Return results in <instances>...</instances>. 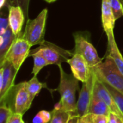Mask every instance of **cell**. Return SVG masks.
Wrapping results in <instances>:
<instances>
[{
    "mask_svg": "<svg viewBox=\"0 0 123 123\" xmlns=\"http://www.w3.org/2000/svg\"><path fill=\"white\" fill-rule=\"evenodd\" d=\"M14 112L7 106H0V123H7Z\"/></svg>",
    "mask_w": 123,
    "mask_h": 123,
    "instance_id": "24",
    "label": "cell"
},
{
    "mask_svg": "<svg viewBox=\"0 0 123 123\" xmlns=\"http://www.w3.org/2000/svg\"><path fill=\"white\" fill-rule=\"evenodd\" d=\"M91 117L92 123H108L109 122V116L91 114Z\"/></svg>",
    "mask_w": 123,
    "mask_h": 123,
    "instance_id": "26",
    "label": "cell"
},
{
    "mask_svg": "<svg viewBox=\"0 0 123 123\" xmlns=\"http://www.w3.org/2000/svg\"><path fill=\"white\" fill-rule=\"evenodd\" d=\"M25 123V122H24V121L22 120V123Z\"/></svg>",
    "mask_w": 123,
    "mask_h": 123,
    "instance_id": "34",
    "label": "cell"
},
{
    "mask_svg": "<svg viewBox=\"0 0 123 123\" xmlns=\"http://www.w3.org/2000/svg\"><path fill=\"white\" fill-rule=\"evenodd\" d=\"M107 36L108 40L107 55H109L113 59L118 69L123 75V57L116 43L114 33L108 34L107 35Z\"/></svg>",
    "mask_w": 123,
    "mask_h": 123,
    "instance_id": "14",
    "label": "cell"
},
{
    "mask_svg": "<svg viewBox=\"0 0 123 123\" xmlns=\"http://www.w3.org/2000/svg\"><path fill=\"white\" fill-rule=\"evenodd\" d=\"M117 123H123V121L120 117H117Z\"/></svg>",
    "mask_w": 123,
    "mask_h": 123,
    "instance_id": "31",
    "label": "cell"
},
{
    "mask_svg": "<svg viewBox=\"0 0 123 123\" xmlns=\"http://www.w3.org/2000/svg\"><path fill=\"white\" fill-rule=\"evenodd\" d=\"M32 46L23 38L18 35L12 45L5 59L10 61L17 71H19L25 59L30 55Z\"/></svg>",
    "mask_w": 123,
    "mask_h": 123,
    "instance_id": "7",
    "label": "cell"
},
{
    "mask_svg": "<svg viewBox=\"0 0 123 123\" xmlns=\"http://www.w3.org/2000/svg\"><path fill=\"white\" fill-rule=\"evenodd\" d=\"M0 66V102H1L14 86V79L18 71L7 59H5Z\"/></svg>",
    "mask_w": 123,
    "mask_h": 123,
    "instance_id": "8",
    "label": "cell"
},
{
    "mask_svg": "<svg viewBox=\"0 0 123 123\" xmlns=\"http://www.w3.org/2000/svg\"><path fill=\"white\" fill-rule=\"evenodd\" d=\"M96 78V75L92 68L91 75L89 79L82 84L79 99L77 101V114L79 117H82L89 114Z\"/></svg>",
    "mask_w": 123,
    "mask_h": 123,
    "instance_id": "9",
    "label": "cell"
},
{
    "mask_svg": "<svg viewBox=\"0 0 123 123\" xmlns=\"http://www.w3.org/2000/svg\"><path fill=\"white\" fill-rule=\"evenodd\" d=\"M29 4H30V0H12V6H19L22 8L25 17V19L27 21L29 19L28 17Z\"/></svg>",
    "mask_w": 123,
    "mask_h": 123,
    "instance_id": "25",
    "label": "cell"
},
{
    "mask_svg": "<svg viewBox=\"0 0 123 123\" xmlns=\"http://www.w3.org/2000/svg\"><path fill=\"white\" fill-rule=\"evenodd\" d=\"M37 48L30 50L29 56H32L35 53L41 55L48 63L49 65H60L63 62H66L70 59L74 53L65 50L54 43L48 41H44Z\"/></svg>",
    "mask_w": 123,
    "mask_h": 123,
    "instance_id": "5",
    "label": "cell"
},
{
    "mask_svg": "<svg viewBox=\"0 0 123 123\" xmlns=\"http://www.w3.org/2000/svg\"><path fill=\"white\" fill-rule=\"evenodd\" d=\"M48 9H44L34 19H28L23 32L19 36L25 40L31 46L40 45L45 40V24Z\"/></svg>",
    "mask_w": 123,
    "mask_h": 123,
    "instance_id": "4",
    "label": "cell"
},
{
    "mask_svg": "<svg viewBox=\"0 0 123 123\" xmlns=\"http://www.w3.org/2000/svg\"><path fill=\"white\" fill-rule=\"evenodd\" d=\"M17 37L12 32L10 27L3 35H0V66L4 63L12 45Z\"/></svg>",
    "mask_w": 123,
    "mask_h": 123,
    "instance_id": "15",
    "label": "cell"
},
{
    "mask_svg": "<svg viewBox=\"0 0 123 123\" xmlns=\"http://www.w3.org/2000/svg\"><path fill=\"white\" fill-rule=\"evenodd\" d=\"M78 123H92L91 114H87L86 115L79 117Z\"/></svg>",
    "mask_w": 123,
    "mask_h": 123,
    "instance_id": "28",
    "label": "cell"
},
{
    "mask_svg": "<svg viewBox=\"0 0 123 123\" xmlns=\"http://www.w3.org/2000/svg\"><path fill=\"white\" fill-rule=\"evenodd\" d=\"M51 112L46 110L40 111L33 118V123H48L51 120Z\"/></svg>",
    "mask_w": 123,
    "mask_h": 123,
    "instance_id": "23",
    "label": "cell"
},
{
    "mask_svg": "<svg viewBox=\"0 0 123 123\" xmlns=\"http://www.w3.org/2000/svg\"><path fill=\"white\" fill-rule=\"evenodd\" d=\"M97 77V76H96ZM94 92L102 100L104 101L108 107L110 109L111 112L115 114L118 117H120L123 121V114L121 110L117 107V104L115 103V100L113 99L112 95L110 94L108 89L106 88L105 84L99 81L97 78H96L94 87Z\"/></svg>",
    "mask_w": 123,
    "mask_h": 123,
    "instance_id": "11",
    "label": "cell"
},
{
    "mask_svg": "<svg viewBox=\"0 0 123 123\" xmlns=\"http://www.w3.org/2000/svg\"><path fill=\"white\" fill-rule=\"evenodd\" d=\"M60 70V83L56 89L60 93L61 100L57 105L63 110L69 112L72 117L78 116L76 92L79 89V80L73 74H66L61 64L58 66Z\"/></svg>",
    "mask_w": 123,
    "mask_h": 123,
    "instance_id": "1",
    "label": "cell"
},
{
    "mask_svg": "<svg viewBox=\"0 0 123 123\" xmlns=\"http://www.w3.org/2000/svg\"><path fill=\"white\" fill-rule=\"evenodd\" d=\"M32 102L27 90L26 81L14 85L6 98L1 102V105L9 107L14 113L24 115L30 107Z\"/></svg>",
    "mask_w": 123,
    "mask_h": 123,
    "instance_id": "3",
    "label": "cell"
},
{
    "mask_svg": "<svg viewBox=\"0 0 123 123\" xmlns=\"http://www.w3.org/2000/svg\"><path fill=\"white\" fill-rule=\"evenodd\" d=\"M115 21L110 0H102V23L107 35L114 33Z\"/></svg>",
    "mask_w": 123,
    "mask_h": 123,
    "instance_id": "13",
    "label": "cell"
},
{
    "mask_svg": "<svg viewBox=\"0 0 123 123\" xmlns=\"http://www.w3.org/2000/svg\"><path fill=\"white\" fill-rule=\"evenodd\" d=\"M75 47L74 53L81 55L87 61L90 68H94L99 64L103 60L99 58L98 53L94 45L81 32L74 34Z\"/></svg>",
    "mask_w": 123,
    "mask_h": 123,
    "instance_id": "6",
    "label": "cell"
},
{
    "mask_svg": "<svg viewBox=\"0 0 123 123\" xmlns=\"http://www.w3.org/2000/svg\"><path fill=\"white\" fill-rule=\"evenodd\" d=\"M45 1H47V2H48V3H52V2H54L55 0H45Z\"/></svg>",
    "mask_w": 123,
    "mask_h": 123,
    "instance_id": "32",
    "label": "cell"
},
{
    "mask_svg": "<svg viewBox=\"0 0 123 123\" xmlns=\"http://www.w3.org/2000/svg\"><path fill=\"white\" fill-rule=\"evenodd\" d=\"M32 57L33 61H34V65H33L32 74L36 76L43 67H45L49 64H48V61L41 55H40L38 53L33 54L32 55Z\"/></svg>",
    "mask_w": 123,
    "mask_h": 123,
    "instance_id": "19",
    "label": "cell"
},
{
    "mask_svg": "<svg viewBox=\"0 0 123 123\" xmlns=\"http://www.w3.org/2000/svg\"><path fill=\"white\" fill-rule=\"evenodd\" d=\"M26 87L27 90L29 92V94L30 96V100L32 102L33 99L36 97V95L41 91L43 88L48 89L51 93L53 92V90H50L49 88H48V86L45 83H41L38 81L37 76H34L30 81H26Z\"/></svg>",
    "mask_w": 123,
    "mask_h": 123,
    "instance_id": "17",
    "label": "cell"
},
{
    "mask_svg": "<svg viewBox=\"0 0 123 123\" xmlns=\"http://www.w3.org/2000/svg\"><path fill=\"white\" fill-rule=\"evenodd\" d=\"M8 1V4H9V7L12 6V0H7Z\"/></svg>",
    "mask_w": 123,
    "mask_h": 123,
    "instance_id": "33",
    "label": "cell"
},
{
    "mask_svg": "<svg viewBox=\"0 0 123 123\" xmlns=\"http://www.w3.org/2000/svg\"><path fill=\"white\" fill-rule=\"evenodd\" d=\"M79 116H73L71 117L67 123H78L79 122Z\"/></svg>",
    "mask_w": 123,
    "mask_h": 123,
    "instance_id": "30",
    "label": "cell"
},
{
    "mask_svg": "<svg viewBox=\"0 0 123 123\" xmlns=\"http://www.w3.org/2000/svg\"><path fill=\"white\" fill-rule=\"evenodd\" d=\"M117 116L113 112H110L109 115V122L108 123H117Z\"/></svg>",
    "mask_w": 123,
    "mask_h": 123,
    "instance_id": "29",
    "label": "cell"
},
{
    "mask_svg": "<svg viewBox=\"0 0 123 123\" xmlns=\"http://www.w3.org/2000/svg\"><path fill=\"white\" fill-rule=\"evenodd\" d=\"M25 19V14L20 6H11L9 8V27L16 36H18L21 33Z\"/></svg>",
    "mask_w": 123,
    "mask_h": 123,
    "instance_id": "12",
    "label": "cell"
},
{
    "mask_svg": "<svg viewBox=\"0 0 123 123\" xmlns=\"http://www.w3.org/2000/svg\"><path fill=\"white\" fill-rule=\"evenodd\" d=\"M92 69L99 81L123 94V75L111 57L107 55L104 61Z\"/></svg>",
    "mask_w": 123,
    "mask_h": 123,
    "instance_id": "2",
    "label": "cell"
},
{
    "mask_svg": "<svg viewBox=\"0 0 123 123\" xmlns=\"http://www.w3.org/2000/svg\"><path fill=\"white\" fill-rule=\"evenodd\" d=\"M67 63L71 66L72 74L79 81L84 83L89 79L92 68H90L87 61L81 55L74 53L73 56L67 61Z\"/></svg>",
    "mask_w": 123,
    "mask_h": 123,
    "instance_id": "10",
    "label": "cell"
},
{
    "mask_svg": "<svg viewBox=\"0 0 123 123\" xmlns=\"http://www.w3.org/2000/svg\"><path fill=\"white\" fill-rule=\"evenodd\" d=\"M103 84H105L106 88L110 92V93L112 95L113 99L115 100V103L117 104V107H119V109L121 110V112H123V94L120 92L119 91H117V89H114L113 87H112L109 84H107L106 83H103Z\"/></svg>",
    "mask_w": 123,
    "mask_h": 123,
    "instance_id": "20",
    "label": "cell"
},
{
    "mask_svg": "<svg viewBox=\"0 0 123 123\" xmlns=\"http://www.w3.org/2000/svg\"><path fill=\"white\" fill-rule=\"evenodd\" d=\"M51 120L48 123H67L72 117L69 112L63 110L57 105L51 112Z\"/></svg>",
    "mask_w": 123,
    "mask_h": 123,
    "instance_id": "18",
    "label": "cell"
},
{
    "mask_svg": "<svg viewBox=\"0 0 123 123\" xmlns=\"http://www.w3.org/2000/svg\"><path fill=\"white\" fill-rule=\"evenodd\" d=\"M22 116L21 114L14 113L7 123H21L22 121Z\"/></svg>",
    "mask_w": 123,
    "mask_h": 123,
    "instance_id": "27",
    "label": "cell"
},
{
    "mask_svg": "<svg viewBox=\"0 0 123 123\" xmlns=\"http://www.w3.org/2000/svg\"><path fill=\"white\" fill-rule=\"evenodd\" d=\"M111 8L115 17V19L117 20L123 17V4L122 0H110Z\"/></svg>",
    "mask_w": 123,
    "mask_h": 123,
    "instance_id": "21",
    "label": "cell"
},
{
    "mask_svg": "<svg viewBox=\"0 0 123 123\" xmlns=\"http://www.w3.org/2000/svg\"><path fill=\"white\" fill-rule=\"evenodd\" d=\"M9 27V9L8 11L2 10L0 15V35H3Z\"/></svg>",
    "mask_w": 123,
    "mask_h": 123,
    "instance_id": "22",
    "label": "cell"
},
{
    "mask_svg": "<svg viewBox=\"0 0 123 123\" xmlns=\"http://www.w3.org/2000/svg\"><path fill=\"white\" fill-rule=\"evenodd\" d=\"M111 112L110 109L106 105V103L102 101L94 92L90 102L89 114H95V115H103L109 116Z\"/></svg>",
    "mask_w": 123,
    "mask_h": 123,
    "instance_id": "16",
    "label": "cell"
}]
</instances>
